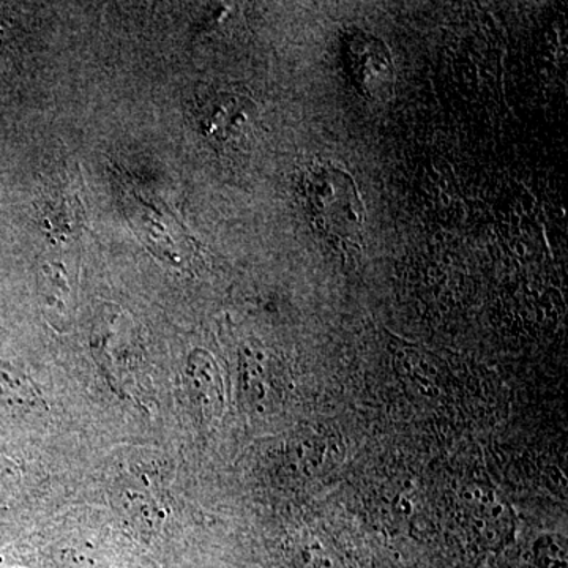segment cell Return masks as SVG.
<instances>
[{"label":"cell","instance_id":"2","mask_svg":"<svg viewBox=\"0 0 568 568\" xmlns=\"http://www.w3.org/2000/svg\"><path fill=\"white\" fill-rule=\"evenodd\" d=\"M343 62L354 88L369 102L386 103L395 91V69L390 50L372 33H346L342 44Z\"/></svg>","mask_w":568,"mask_h":568},{"label":"cell","instance_id":"1","mask_svg":"<svg viewBox=\"0 0 568 568\" xmlns=\"http://www.w3.org/2000/svg\"><path fill=\"white\" fill-rule=\"evenodd\" d=\"M302 193L328 244L345 254L364 246L365 209L353 175L334 163L312 164L302 178Z\"/></svg>","mask_w":568,"mask_h":568},{"label":"cell","instance_id":"3","mask_svg":"<svg viewBox=\"0 0 568 568\" xmlns=\"http://www.w3.org/2000/svg\"><path fill=\"white\" fill-rule=\"evenodd\" d=\"M250 102L245 97L223 93L212 104L207 130L219 140H230L241 132L248 121Z\"/></svg>","mask_w":568,"mask_h":568}]
</instances>
